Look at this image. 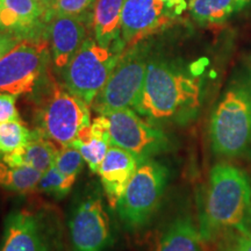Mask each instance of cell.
<instances>
[{
	"mask_svg": "<svg viewBox=\"0 0 251 251\" xmlns=\"http://www.w3.org/2000/svg\"><path fill=\"white\" fill-rule=\"evenodd\" d=\"M202 84L178 59L150 54L140 99L134 111L158 124L186 125L201 107Z\"/></svg>",
	"mask_w": 251,
	"mask_h": 251,
	"instance_id": "1",
	"label": "cell"
},
{
	"mask_svg": "<svg viewBox=\"0 0 251 251\" xmlns=\"http://www.w3.org/2000/svg\"><path fill=\"white\" fill-rule=\"evenodd\" d=\"M234 228H251V185L236 166L219 163L212 168L200 206L202 242H214Z\"/></svg>",
	"mask_w": 251,
	"mask_h": 251,
	"instance_id": "2",
	"label": "cell"
},
{
	"mask_svg": "<svg viewBox=\"0 0 251 251\" xmlns=\"http://www.w3.org/2000/svg\"><path fill=\"white\" fill-rule=\"evenodd\" d=\"M30 94L36 105V129L61 147L70 146L78 133L91 124L90 105L56 79L51 67Z\"/></svg>",
	"mask_w": 251,
	"mask_h": 251,
	"instance_id": "3",
	"label": "cell"
},
{
	"mask_svg": "<svg viewBox=\"0 0 251 251\" xmlns=\"http://www.w3.org/2000/svg\"><path fill=\"white\" fill-rule=\"evenodd\" d=\"M209 139L214 153L240 157L251 147V84L230 87L213 112Z\"/></svg>",
	"mask_w": 251,
	"mask_h": 251,
	"instance_id": "4",
	"label": "cell"
},
{
	"mask_svg": "<svg viewBox=\"0 0 251 251\" xmlns=\"http://www.w3.org/2000/svg\"><path fill=\"white\" fill-rule=\"evenodd\" d=\"M125 49L122 42L106 48L89 37L59 72L62 83L71 93L91 106L107 83Z\"/></svg>",
	"mask_w": 251,
	"mask_h": 251,
	"instance_id": "5",
	"label": "cell"
},
{
	"mask_svg": "<svg viewBox=\"0 0 251 251\" xmlns=\"http://www.w3.org/2000/svg\"><path fill=\"white\" fill-rule=\"evenodd\" d=\"M151 49L146 41L125 49L107 83L92 102L100 115L133 108L139 101Z\"/></svg>",
	"mask_w": 251,
	"mask_h": 251,
	"instance_id": "6",
	"label": "cell"
},
{
	"mask_svg": "<svg viewBox=\"0 0 251 251\" xmlns=\"http://www.w3.org/2000/svg\"><path fill=\"white\" fill-rule=\"evenodd\" d=\"M168 180L166 166L152 158L141 163L117 206L128 230H139L148 225L161 203Z\"/></svg>",
	"mask_w": 251,
	"mask_h": 251,
	"instance_id": "7",
	"label": "cell"
},
{
	"mask_svg": "<svg viewBox=\"0 0 251 251\" xmlns=\"http://www.w3.org/2000/svg\"><path fill=\"white\" fill-rule=\"evenodd\" d=\"M68 226L72 251H108L114 243L111 219L96 185L76 198Z\"/></svg>",
	"mask_w": 251,
	"mask_h": 251,
	"instance_id": "8",
	"label": "cell"
},
{
	"mask_svg": "<svg viewBox=\"0 0 251 251\" xmlns=\"http://www.w3.org/2000/svg\"><path fill=\"white\" fill-rule=\"evenodd\" d=\"M51 65L49 40H23L0 57V92L33 93Z\"/></svg>",
	"mask_w": 251,
	"mask_h": 251,
	"instance_id": "9",
	"label": "cell"
},
{
	"mask_svg": "<svg viewBox=\"0 0 251 251\" xmlns=\"http://www.w3.org/2000/svg\"><path fill=\"white\" fill-rule=\"evenodd\" d=\"M0 251H63L56 218L34 209L11 212L5 220Z\"/></svg>",
	"mask_w": 251,
	"mask_h": 251,
	"instance_id": "10",
	"label": "cell"
},
{
	"mask_svg": "<svg viewBox=\"0 0 251 251\" xmlns=\"http://www.w3.org/2000/svg\"><path fill=\"white\" fill-rule=\"evenodd\" d=\"M109 121L112 146L120 147L141 162L164 153L171 141L158 126L149 124L133 108H124L106 114Z\"/></svg>",
	"mask_w": 251,
	"mask_h": 251,
	"instance_id": "11",
	"label": "cell"
},
{
	"mask_svg": "<svg viewBox=\"0 0 251 251\" xmlns=\"http://www.w3.org/2000/svg\"><path fill=\"white\" fill-rule=\"evenodd\" d=\"M184 6L183 0H125L121 41L126 48L168 27Z\"/></svg>",
	"mask_w": 251,
	"mask_h": 251,
	"instance_id": "12",
	"label": "cell"
},
{
	"mask_svg": "<svg viewBox=\"0 0 251 251\" xmlns=\"http://www.w3.org/2000/svg\"><path fill=\"white\" fill-rule=\"evenodd\" d=\"M89 27H93L92 21L71 15H52L48 24V36L51 64L58 74L89 39Z\"/></svg>",
	"mask_w": 251,
	"mask_h": 251,
	"instance_id": "13",
	"label": "cell"
},
{
	"mask_svg": "<svg viewBox=\"0 0 251 251\" xmlns=\"http://www.w3.org/2000/svg\"><path fill=\"white\" fill-rule=\"evenodd\" d=\"M141 163L142 162L136 156L127 150L117 146L109 147L100 164L98 175L103 193L112 208H117L131 177Z\"/></svg>",
	"mask_w": 251,
	"mask_h": 251,
	"instance_id": "14",
	"label": "cell"
},
{
	"mask_svg": "<svg viewBox=\"0 0 251 251\" xmlns=\"http://www.w3.org/2000/svg\"><path fill=\"white\" fill-rule=\"evenodd\" d=\"M70 146L75 147L83 156L93 174H98L100 164L112 146L109 121L106 115H99L84 127Z\"/></svg>",
	"mask_w": 251,
	"mask_h": 251,
	"instance_id": "15",
	"label": "cell"
},
{
	"mask_svg": "<svg viewBox=\"0 0 251 251\" xmlns=\"http://www.w3.org/2000/svg\"><path fill=\"white\" fill-rule=\"evenodd\" d=\"M58 151L51 140L34 129L31 130L30 140L24 147L4 156L0 161L12 166H29L43 174L54 165Z\"/></svg>",
	"mask_w": 251,
	"mask_h": 251,
	"instance_id": "16",
	"label": "cell"
},
{
	"mask_svg": "<svg viewBox=\"0 0 251 251\" xmlns=\"http://www.w3.org/2000/svg\"><path fill=\"white\" fill-rule=\"evenodd\" d=\"M125 0H97L93 9L94 40L100 46L113 47L121 41V15ZM124 43V42H122Z\"/></svg>",
	"mask_w": 251,
	"mask_h": 251,
	"instance_id": "17",
	"label": "cell"
},
{
	"mask_svg": "<svg viewBox=\"0 0 251 251\" xmlns=\"http://www.w3.org/2000/svg\"><path fill=\"white\" fill-rule=\"evenodd\" d=\"M201 242L199 227H197L192 218L181 215L165 229L157 251H200Z\"/></svg>",
	"mask_w": 251,
	"mask_h": 251,
	"instance_id": "18",
	"label": "cell"
},
{
	"mask_svg": "<svg viewBox=\"0 0 251 251\" xmlns=\"http://www.w3.org/2000/svg\"><path fill=\"white\" fill-rule=\"evenodd\" d=\"M191 14L200 25L221 24L238 9L236 0H190Z\"/></svg>",
	"mask_w": 251,
	"mask_h": 251,
	"instance_id": "19",
	"label": "cell"
},
{
	"mask_svg": "<svg viewBox=\"0 0 251 251\" xmlns=\"http://www.w3.org/2000/svg\"><path fill=\"white\" fill-rule=\"evenodd\" d=\"M42 172L29 166H12L0 161V186L18 193L34 191Z\"/></svg>",
	"mask_w": 251,
	"mask_h": 251,
	"instance_id": "20",
	"label": "cell"
},
{
	"mask_svg": "<svg viewBox=\"0 0 251 251\" xmlns=\"http://www.w3.org/2000/svg\"><path fill=\"white\" fill-rule=\"evenodd\" d=\"M30 137L31 130L21 120L0 122V159L24 147Z\"/></svg>",
	"mask_w": 251,
	"mask_h": 251,
	"instance_id": "21",
	"label": "cell"
},
{
	"mask_svg": "<svg viewBox=\"0 0 251 251\" xmlns=\"http://www.w3.org/2000/svg\"><path fill=\"white\" fill-rule=\"evenodd\" d=\"M75 183L76 179L63 175L55 165H52L41 176L35 190L54 197L56 199H62L68 196Z\"/></svg>",
	"mask_w": 251,
	"mask_h": 251,
	"instance_id": "22",
	"label": "cell"
},
{
	"mask_svg": "<svg viewBox=\"0 0 251 251\" xmlns=\"http://www.w3.org/2000/svg\"><path fill=\"white\" fill-rule=\"evenodd\" d=\"M216 251H251V228H234L216 238Z\"/></svg>",
	"mask_w": 251,
	"mask_h": 251,
	"instance_id": "23",
	"label": "cell"
},
{
	"mask_svg": "<svg viewBox=\"0 0 251 251\" xmlns=\"http://www.w3.org/2000/svg\"><path fill=\"white\" fill-rule=\"evenodd\" d=\"M84 162L85 161L78 149L72 146H65L62 147V149L58 151L54 165L63 175L77 180L78 175L80 174L84 166Z\"/></svg>",
	"mask_w": 251,
	"mask_h": 251,
	"instance_id": "24",
	"label": "cell"
},
{
	"mask_svg": "<svg viewBox=\"0 0 251 251\" xmlns=\"http://www.w3.org/2000/svg\"><path fill=\"white\" fill-rule=\"evenodd\" d=\"M97 0H55L54 15H71L93 23V9Z\"/></svg>",
	"mask_w": 251,
	"mask_h": 251,
	"instance_id": "25",
	"label": "cell"
},
{
	"mask_svg": "<svg viewBox=\"0 0 251 251\" xmlns=\"http://www.w3.org/2000/svg\"><path fill=\"white\" fill-rule=\"evenodd\" d=\"M17 96L0 92V122L21 120L17 108Z\"/></svg>",
	"mask_w": 251,
	"mask_h": 251,
	"instance_id": "26",
	"label": "cell"
},
{
	"mask_svg": "<svg viewBox=\"0 0 251 251\" xmlns=\"http://www.w3.org/2000/svg\"><path fill=\"white\" fill-rule=\"evenodd\" d=\"M20 39L14 34L9 33V31L0 30V50L4 52H7L13 48L14 46H17L20 42Z\"/></svg>",
	"mask_w": 251,
	"mask_h": 251,
	"instance_id": "27",
	"label": "cell"
},
{
	"mask_svg": "<svg viewBox=\"0 0 251 251\" xmlns=\"http://www.w3.org/2000/svg\"><path fill=\"white\" fill-rule=\"evenodd\" d=\"M34 1H36L37 4L42 7L43 11H45L46 21L49 24V21L51 20L52 15H54L55 0H34Z\"/></svg>",
	"mask_w": 251,
	"mask_h": 251,
	"instance_id": "28",
	"label": "cell"
},
{
	"mask_svg": "<svg viewBox=\"0 0 251 251\" xmlns=\"http://www.w3.org/2000/svg\"><path fill=\"white\" fill-rule=\"evenodd\" d=\"M238 9H242L243 7H246L247 5L251 4V0H236Z\"/></svg>",
	"mask_w": 251,
	"mask_h": 251,
	"instance_id": "29",
	"label": "cell"
},
{
	"mask_svg": "<svg viewBox=\"0 0 251 251\" xmlns=\"http://www.w3.org/2000/svg\"><path fill=\"white\" fill-rule=\"evenodd\" d=\"M6 54V52H4V51H1V50H0V57H1V56H4Z\"/></svg>",
	"mask_w": 251,
	"mask_h": 251,
	"instance_id": "30",
	"label": "cell"
},
{
	"mask_svg": "<svg viewBox=\"0 0 251 251\" xmlns=\"http://www.w3.org/2000/svg\"><path fill=\"white\" fill-rule=\"evenodd\" d=\"M1 6H2L1 5V0H0V9H1ZM0 30H1V29H0Z\"/></svg>",
	"mask_w": 251,
	"mask_h": 251,
	"instance_id": "31",
	"label": "cell"
}]
</instances>
